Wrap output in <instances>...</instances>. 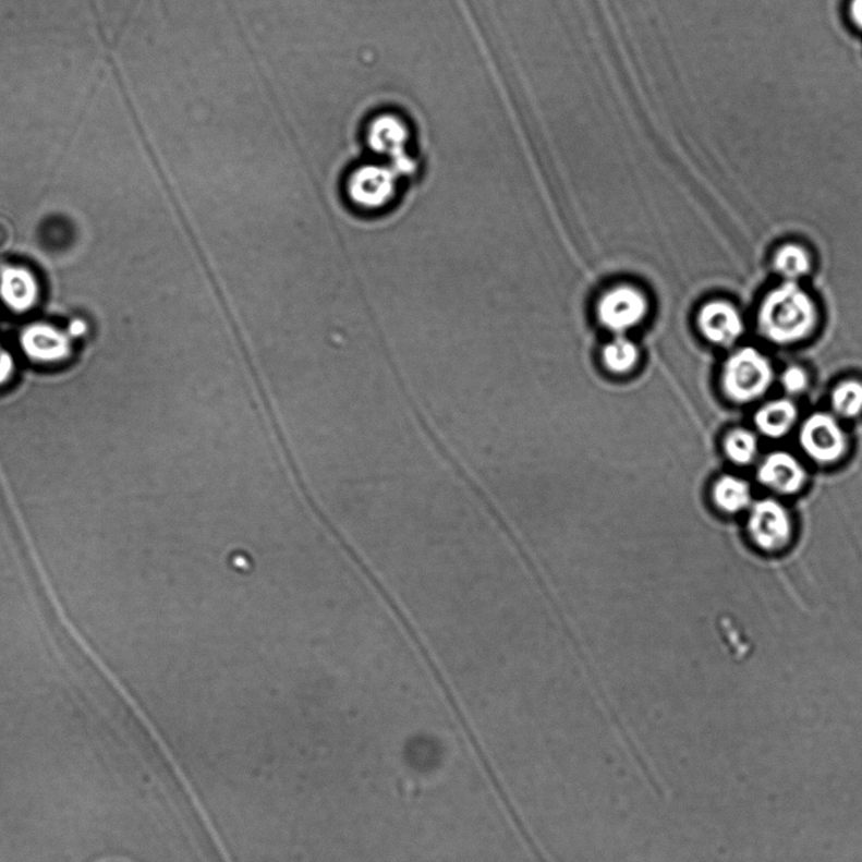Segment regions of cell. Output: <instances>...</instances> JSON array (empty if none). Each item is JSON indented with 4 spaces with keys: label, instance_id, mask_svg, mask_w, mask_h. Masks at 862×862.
Wrapping results in <instances>:
<instances>
[{
    "label": "cell",
    "instance_id": "obj_2",
    "mask_svg": "<svg viewBox=\"0 0 862 862\" xmlns=\"http://www.w3.org/2000/svg\"><path fill=\"white\" fill-rule=\"evenodd\" d=\"M772 363L755 348L745 347L726 361L721 386L727 399L734 403H749L764 397L772 387Z\"/></svg>",
    "mask_w": 862,
    "mask_h": 862
},
{
    "label": "cell",
    "instance_id": "obj_3",
    "mask_svg": "<svg viewBox=\"0 0 862 862\" xmlns=\"http://www.w3.org/2000/svg\"><path fill=\"white\" fill-rule=\"evenodd\" d=\"M652 302L647 292L638 284L622 282L614 284L599 296L596 305L597 319L614 336H629L642 327L651 315Z\"/></svg>",
    "mask_w": 862,
    "mask_h": 862
},
{
    "label": "cell",
    "instance_id": "obj_4",
    "mask_svg": "<svg viewBox=\"0 0 862 862\" xmlns=\"http://www.w3.org/2000/svg\"><path fill=\"white\" fill-rule=\"evenodd\" d=\"M751 541L762 550L786 549L793 537V520L785 505L766 498L751 509L748 521Z\"/></svg>",
    "mask_w": 862,
    "mask_h": 862
},
{
    "label": "cell",
    "instance_id": "obj_15",
    "mask_svg": "<svg viewBox=\"0 0 862 862\" xmlns=\"http://www.w3.org/2000/svg\"><path fill=\"white\" fill-rule=\"evenodd\" d=\"M833 408L842 417H857L862 413V384L848 379L835 387Z\"/></svg>",
    "mask_w": 862,
    "mask_h": 862
},
{
    "label": "cell",
    "instance_id": "obj_5",
    "mask_svg": "<svg viewBox=\"0 0 862 862\" xmlns=\"http://www.w3.org/2000/svg\"><path fill=\"white\" fill-rule=\"evenodd\" d=\"M800 440L804 452L822 464L840 461L848 450V441L840 424L834 416L824 413L806 418Z\"/></svg>",
    "mask_w": 862,
    "mask_h": 862
},
{
    "label": "cell",
    "instance_id": "obj_17",
    "mask_svg": "<svg viewBox=\"0 0 862 862\" xmlns=\"http://www.w3.org/2000/svg\"><path fill=\"white\" fill-rule=\"evenodd\" d=\"M850 17L855 26L862 29V0H851Z\"/></svg>",
    "mask_w": 862,
    "mask_h": 862
},
{
    "label": "cell",
    "instance_id": "obj_8",
    "mask_svg": "<svg viewBox=\"0 0 862 862\" xmlns=\"http://www.w3.org/2000/svg\"><path fill=\"white\" fill-rule=\"evenodd\" d=\"M757 479L775 493L794 495L803 488L806 473L794 456L775 452L766 457L758 466Z\"/></svg>",
    "mask_w": 862,
    "mask_h": 862
},
{
    "label": "cell",
    "instance_id": "obj_13",
    "mask_svg": "<svg viewBox=\"0 0 862 862\" xmlns=\"http://www.w3.org/2000/svg\"><path fill=\"white\" fill-rule=\"evenodd\" d=\"M774 270L788 281H797L809 275L812 268L810 253L800 244L788 243L775 253L773 259Z\"/></svg>",
    "mask_w": 862,
    "mask_h": 862
},
{
    "label": "cell",
    "instance_id": "obj_10",
    "mask_svg": "<svg viewBox=\"0 0 862 862\" xmlns=\"http://www.w3.org/2000/svg\"><path fill=\"white\" fill-rule=\"evenodd\" d=\"M599 359L608 374L629 376L639 367L642 351L629 336H614L600 350Z\"/></svg>",
    "mask_w": 862,
    "mask_h": 862
},
{
    "label": "cell",
    "instance_id": "obj_12",
    "mask_svg": "<svg viewBox=\"0 0 862 862\" xmlns=\"http://www.w3.org/2000/svg\"><path fill=\"white\" fill-rule=\"evenodd\" d=\"M712 498L717 508L726 513H738L751 502V488L746 481L737 476L719 477L712 487Z\"/></svg>",
    "mask_w": 862,
    "mask_h": 862
},
{
    "label": "cell",
    "instance_id": "obj_6",
    "mask_svg": "<svg viewBox=\"0 0 862 862\" xmlns=\"http://www.w3.org/2000/svg\"><path fill=\"white\" fill-rule=\"evenodd\" d=\"M697 324L701 335L709 343L730 347L743 333V321L737 306L724 300H714L700 308Z\"/></svg>",
    "mask_w": 862,
    "mask_h": 862
},
{
    "label": "cell",
    "instance_id": "obj_16",
    "mask_svg": "<svg viewBox=\"0 0 862 862\" xmlns=\"http://www.w3.org/2000/svg\"><path fill=\"white\" fill-rule=\"evenodd\" d=\"M781 384L786 391L792 394L802 393L809 387L810 378L806 372L798 366L789 367L781 375Z\"/></svg>",
    "mask_w": 862,
    "mask_h": 862
},
{
    "label": "cell",
    "instance_id": "obj_9",
    "mask_svg": "<svg viewBox=\"0 0 862 862\" xmlns=\"http://www.w3.org/2000/svg\"><path fill=\"white\" fill-rule=\"evenodd\" d=\"M410 141V130L405 122L400 118L385 116L378 118L371 124L369 144L377 153L397 156L403 165H411L406 155V146Z\"/></svg>",
    "mask_w": 862,
    "mask_h": 862
},
{
    "label": "cell",
    "instance_id": "obj_1",
    "mask_svg": "<svg viewBox=\"0 0 862 862\" xmlns=\"http://www.w3.org/2000/svg\"><path fill=\"white\" fill-rule=\"evenodd\" d=\"M818 308L797 281H787L763 299L757 313L761 335L777 345H793L813 335Z\"/></svg>",
    "mask_w": 862,
    "mask_h": 862
},
{
    "label": "cell",
    "instance_id": "obj_14",
    "mask_svg": "<svg viewBox=\"0 0 862 862\" xmlns=\"http://www.w3.org/2000/svg\"><path fill=\"white\" fill-rule=\"evenodd\" d=\"M724 449L730 461L745 465L755 460L758 441L756 435L748 429H733L726 435Z\"/></svg>",
    "mask_w": 862,
    "mask_h": 862
},
{
    "label": "cell",
    "instance_id": "obj_7",
    "mask_svg": "<svg viewBox=\"0 0 862 862\" xmlns=\"http://www.w3.org/2000/svg\"><path fill=\"white\" fill-rule=\"evenodd\" d=\"M397 192L393 173L377 166H367L353 173L348 184V194L357 207L379 209L392 199Z\"/></svg>",
    "mask_w": 862,
    "mask_h": 862
},
{
    "label": "cell",
    "instance_id": "obj_11",
    "mask_svg": "<svg viewBox=\"0 0 862 862\" xmlns=\"http://www.w3.org/2000/svg\"><path fill=\"white\" fill-rule=\"evenodd\" d=\"M798 418V409L787 399L775 400L757 410L755 424L765 437L778 439L793 429Z\"/></svg>",
    "mask_w": 862,
    "mask_h": 862
}]
</instances>
